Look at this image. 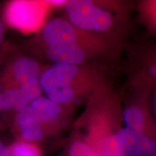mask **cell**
<instances>
[{
    "instance_id": "cell-1",
    "label": "cell",
    "mask_w": 156,
    "mask_h": 156,
    "mask_svg": "<svg viewBox=\"0 0 156 156\" xmlns=\"http://www.w3.org/2000/svg\"><path fill=\"white\" fill-rule=\"evenodd\" d=\"M61 105L39 96L19 112L13 130L17 138L28 142L40 140L48 132L49 124L58 120Z\"/></svg>"
},
{
    "instance_id": "cell-2",
    "label": "cell",
    "mask_w": 156,
    "mask_h": 156,
    "mask_svg": "<svg viewBox=\"0 0 156 156\" xmlns=\"http://www.w3.org/2000/svg\"><path fill=\"white\" fill-rule=\"evenodd\" d=\"M77 72L75 65L54 64L41 73L39 84L41 92L46 98L58 104L71 102L74 98L71 83Z\"/></svg>"
},
{
    "instance_id": "cell-3",
    "label": "cell",
    "mask_w": 156,
    "mask_h": 156,
    "mask_svg": "<svg viewBox=\"0 0 156 156\" xmlns=\"http://www.w3.org/2000/svg\"><path fill=\"white\" fill-rule=\"evenodd\" d=\"M69 23L75 28L85 30L104 31L112 23L108 12L87 0H73L65 3Z\"/></svg>"
},
{
    "instance_id": "cell-4",
    "label": "cell",
    "mask_w": 156,
    "mask_h": 156,
    "mask_svg": "<svg viewBox=\"0 0 156 156\" xmlns=\"http://www.w3.org/2000/svg\"><path fill=\"white\" fill-rule=\"evenodd\" d=\"M5 16L7 22L11 26L21 30H29L38 25L41 15V9L36 4L15 1L7 6Z\"/></svg>"
},
{
    "instance_id": "cell-5",
    "label": "cell",
    "mask_w": 156,
    "mask_h": 156,
    "mask_svg": "<svg viewBox=\"0 0 156 156\" xmlns=\"http://www.w3.org/2000/svg\"><path fill=\"white\" fill-rule=\"evenodd\" d=\"M42 39L48 48L77 43V36L69 21L54 18L46 23L42 30Z\"/></svg>"
},
{
    "instance_id": "cell-6",
    "label": "cell",
    "mask_w": 156,
    "mask_h": 156,
    "mask_svg": "<svg viewBox=\"0 0 156 156\" xmlns=\"http://www.w3.org/2000/svg\"><path fill=\"white\" fill-rule=\"evenodd\" d=\"M145 133L123 127L114 135V145L118 156H142V138Z\"/></svg>"
},
{
    "instance_id": "cell-7",
    "label": "cell",
    "mask_w": 156,
    "mask_h": 156,
    "mask_svg": "<svg viewBox=\"0 0 156 156\" xmlns=\"http://www.w3.org/2000/svg\"><path fill=\"white\" fill-rule=\"evenodd\" d=\"M12 73L17 83V87H23L38 81L41 70L36 60L24 56L13 62Z\"/></svg>"
},
{
    "instance_id": "cell-8",
    "label": "cell",
    "mask_w": 156,
    "mask_h": 156,
    "mask_svg": "<svg viewBox=\"0 0 156 156\" xmlns=\"http://www.w3.org/2000/svg\"><path fill=\"white\" fill-rule=\"evenodd\" d=\"M48 57L54 64L75 65L85 59V53L77 43L48 48Z\"/></svg>"
},
{
    "instance_id": "cell-9",
    "label": "cell",
    "mask_w": 156,
    "mask_h": 156,
    "mask_svg": "<svg viewBox=\"0 0 156 156\" xmlns=\"http://www.w3.org/2000/svg\"><path fill=\"white\" fill-rule=\"evenodd\" d=\"M125 126L133 131L145 134L156 133V129L147 124L143 111L138 106L129 107L123 113Z\"/></svg>"
},
{
    "instance_id": "cell-10",
    "label": "cell",
    "mask_w": 156,
    "mask_h": 156,
    "mask_svg": "<svg viewBox=\"0 0 156 156\" xmlns=\"http://www.w3.org/2000/svg\"><path fill=\"white\" fill-rule=\"evenodd\" d=\"M11 156H42L38 145L16 140L9 146Z\"/></svg>"
},
{
    "instance_id": "cell-11",
    "label": "cell",
    "mask_w": 156,
    "mask_h": 156,
    "mask_svg": "<svg viewBox=\"0 0 156 156\" xmlns=\"http://www.w3.org/2000/svg\"><path fill=\"white\" fill-rule=\"evenodd\" d=\"M148 15H149L150 23L156 32V1L153 2L149 5Z\"/></svg>"
},
{
    "instance_id": "cell-12",
    "label": "cell",
    "mask_w": 156,
    "mask_h": 156,
    "mask_svg": "<svg viewBox=\"0 0 156 156\" xmlns=\"http://www.w3.org/2000/svg\"><path fill=\"white\" fill-rule=\"evenodd\" d=\"M0 156H11L8 146L0 140Z\"/></svg>"
},
{
    "instance_id": "cell-13",
    "label": "cell",
    "mask_w": 156,
    "mask_h": 156,
    "mask_svg": "<svg viewBox=\"0 0 156 156\" xmlns=\"http://www.w3.org/2000/svg\"><path fill=\"white\" fill-rule=\"evenodd\" d=\"M155 56L153 58V63H151V67H150V73L153 76L155 80H156V52L155 53Z\"/></svg>"
},
{
    "instance_id": "cell-14",
    "label": "cell",
    "mask_w": 156,
    "mask_h": 156,
    "mask_svg": "<svg viewBox=\"0 0 156 156\" xmlns=\"http://www.w3.org/2000/svg\"><path fill=\"white\" fill-rule=\"evenodd\" d=\"M5 25H4L3 23L0 20V44H1V42L2 41L4 36H5Z\"/></svg>"
},
{
    "instance_id": "cell-15",
    "label": "cell",
    "mask_w": 156,
    "mask_h": 156,
    "mask_svg": "<svg viewBox=\"0 0 156 156\" xmlns=\"http://www.w3.org/2000/svg\"><path fill=\"white\" fill-rule=\"evenodd\" d=\"M48 2L51 4V5H63V4L65 5V3L67 2L66 1H48Z\"/></svg>"
},
{
    "instance_id": "cell-16",
    "label": "cell",
    "mask_w": 156,
    "mask_h": 156,
    "mask_svg": "<svg viewBox=\"0 0 156 156\" xmlns=\"http://www.w3.org/2000/svg\"><path fill=\"white\" fill-rule=\"evenodd\" d=\"M153 108H154V111H155V114L156 116V91L155 93V95H154V99H153Z\"/></svg>"
},
{
    "instance_id": "cell-17",
    "label": "cell",
    "mask_w": 156,
    "mask_h": 156,
    "mask_svg": "<svg viewBox=\"0 0 156 156\" xmlns=\"http://www.w3.org/2000/svg\"><path fill=\"white\" fill-rule=\"evenodd\" d=\"M2 111L1 109V93H0V112Z\"/></svg>"
}]
</instances>
